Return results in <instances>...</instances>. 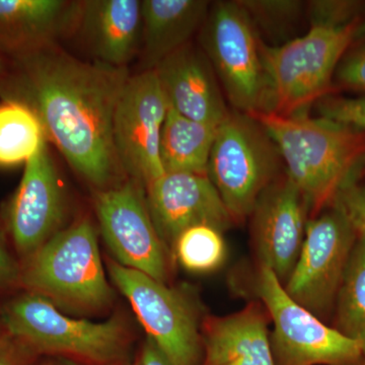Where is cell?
Listing matches in <instances>:
<instances>
[{"label":"cell","instance_id":"7","mask_svg":"<svg viewBox=\"0 0 365 365\" xmlns=\"http://www.w3.org/2000/svg\"><path fill=\"white\" fill-rule=\"evenodd\" d=\"M201 40L211 66L237 111L247 115L270 111L263 45L241 4H215L204 21Z\"/></svg>","mask_w":365,"mask_h":365},{"label":"cell","instance_id":"5","mask_svg":"<svg viewBox=\"0 0 365 365\" xmlns=\"http://www.w3.org/2000/svg\"><path fill=\"white\" fill-rule=\"evenodd\" d=\"M359 24V20L342 26H312L306 35L279 47L263 45L270 86L269 112L288 116L323 98Z\"/></svg>","mask_w":365,"mask_h":365},{"label":"cell","instance_id":"13","mask_svg":"<svg viewBox=\"0 0 365 365\" xmlns=\"http://www.w3.org/2000/svg\"><path fill=\"white\" fill-rule=\"evenodd\" d=\"M47 143L25 163L7 208V232L23 260L60 232L66 217L63 188Z\"/></svg>","mask_w":365,"mask_h":365},{"label":"cell","instance_id":"14","mask_svg":"<svg viewBox=\"0 0 365 365\" xmlns=\"http://www.w3.org/2000/svg\"><path fill=\"white\" fill-rule=\"evenodd\" d=\"M145 196L151 220L169 252L190 227L211 225L223 232L234 223L207 175L165 173L146 187Z\"/></svg>","mask_w":365,"mask_h":365},{"label":"cell","instance_id":"10","mask_svg":"<svg viewBox=\"0 0 365 365\" xmlns=\"http://www.w3.org/2000/svg\"><path fill=\"white\" fill-rule=\"evenodd\" d=\"M357 237L347 218L334 207L307 222L299 259L283 285L287 294L323 318L336 302Z\"/></svg>","mask_w":365,"mask_h":365},{"label":"cell","instance_id":"35","mask_svg":"<svg viewBox=\"0 0 365 365\" xmlns=\"http://www.w3.org/2000/svg\"><path fill=\"white\" fill-rule=\"evenodd\" d=\"M355 40L365 42V21L359 24V28H357L356 34H355L354 41Z\"/></svg>","mask_w":365,"mask_h":365},{"label":"cell","instance_id":"6","mask_svg":"<svg viewBox=\"0 0 365 365\" xmlns=\"http://www.w3.org/2000/svg\"><path fill=\"white\" fill-rule=\"evenodd\" d=\"M280 153L267 132L244 113H228L218 126L207 176L232 220L251 216L263 192L276 180Z\"/></svg>","mask_w":365,"mask_h":365},{"label":"cell","instance_id":"32","mask_svg":"<svg viewBox=\"0 0 365 365\" xmlns=\"http://www.w3.org/2000/svg\"><path fill=\"white\" fill-rule=\"evenodd\" d=\"M126 365H173L165 354L150 339H146L141 347L138 356L132 364Z\"/></svg>","mask_w":365,"mask_h":365},{"label":"cell","instance_id":"36","mask_svg":"<svg viewBox=\"0 0 365 365\" xmlns=\"http://www.w3.org/2000/svg\"><path fill=\"white\" fill-rule=\"evenodd\" d=\"M7 335V332L6 329H4V325H2L1 321H0V341H2L6 338Z\"/></svg>","mask_w":365,"mask_h":365},{"label":"cell","instance_id":"15","mask_svg":"<svg viewBox=\"0 0 365 365\" xmlns=\"http://www.w3.org/2000/svg\"><path fill=\"white\" fill-rule=\"evenodd\" d=\"M309 211L299 189L287 175L262 194L253 212V239L260 266L284 285L302 251Z\"/></svg>","mask_w":365,"mask_h":365},{"label":"cell","instance_id":"25","mask_svg":"<svg viewBox=\"0 0 365 365\" xmlns=\"http://www.w3.org/2000/svg\"><path fill=\"white\" fill-rule=\"evenodd\" d=\"M322 118L365 130V97L321 98Z\"/></svg>","mask_w":365,"mask_h":365},{"label":"cell","instance_id":"4","mask_svg":"<svg viewBox=\"0 0 365 365\" xmlns=\"http://www.w3.org/2000/svg\"><path fill=\"white\" fill-rule=\"evenodd\" d=\"M0 321L9 335L36 354L91 365H119L129 347V331L114 317L101 323L71 318L50 300L26 292L4 304Z\"/></svg>","mask_w":365,"mask_h":365},{"label":"cell","instance_id":"21","mask_svg":"<svg viewBox=\"0 0 365 365\" xmlns=\"http://www.w3.org/2000/svg\"><path fill=\"white\" fill-rule=\"evenodd\" d=\"M217 128L168 108L160 143V163L165 173L207 175Z\"/></svg>","mask_w":365,"mask_h":365},{"label":"cell","instance_id":"18","mask_svg":"<svg viewBox=\"0 0 365 365\" xmlns=\"http://www.w3.org/2000/svg\"><path fill=\"white\" fill-rule=\"evenodd\" d=\"M265 314L252 304L228 316L208 317L200 365H276Z\"/></svg>","mask_w":365,"mask_h":365},{"label":"cell","instance_id":"12","mask_svg":"<svg viewBox=\"0 0 365 365\" xmlns=\"http://www.w3.org/2000/svg\"><path fill=\"white\" fill-rule=\"evenodd\" d=\"M95 206L101 232L114 261L165 283L169 251L151 220L143 185L129 179L101 190Z\"/></svg>","mask_w":365,"mask_h":365},{"label":"cell","instance_id":"16","mask_svg":"<svg viewBox=\"0 0 365 365\" xmlns=\"http://www.w3.org/2000/svg\"><path fill=\"white\" fill-rule=\"evenodd\" d=\"M157 73L169 107L182 116L220 126L227 105L205 54L187 44L160 61Z\"/></svg>","mask_w":365,"mask_h":365},{"label":"cell","instance_id":"30","mask_svg":"<svg viewBox=\"0 0 365 365\" xmlns=\"http://www.w3.org/2000/svg\"><path fill=\"white\" fill-rule=\"evenodd\" d=\"M21 264L13 256L0 234V292L21 285Z\"/></svg>","mask_w":365,"mask_h":365},{"label":"cell","instance_id":"23","mask_svg":"<svg viewBox=\"0 0 365 365\" xmlns=\"http://www.w3.org/2000/svg\"><path fill=\"white\" fill-rule=\"evenodd\" d=\"M335 304L336 329L359 342L365 356V237L353 247Z\"/></svg>","mask_w":365,"mask_h":365},{"label":"cell","instance_id":"28","mask_svg":"<svg viewBox=\"0 0 365 365\" xmlns=\"http://www.w3.org/2000/svg\"><path fill=\"white\" fill-rule=\"evenodd\" d=\"M250 16H255L258 20L268 24L276 21H288L294 19L299 14V1H237Z\"/></svg>","mask_w":365,"mask_h":365},{"label":"cell","instance_id":"29","mask_svg":"<svg viewBox=\"0 0 365 365\" xmlns=\"http://www.w3.org/2000/svg\"><path fill=\"white\" fill-rule=\"evenodd\" d=\"M336 76L346 88L365 91V47L347 55L340 62Z\"/></svg>","mask_w":365,"mask_h":365},{"label":"cell","instance_id":"24","mask_svg":"<svg viewBox=\"0 0 365 365\" xmlns=\"http://www.w3.org/2000/svg\"><path fill=\"white\" fill-rule=\"evenodd\" d=\"M172 254L185 270L205 274L222 265L227 246L222 230L211 225H195L178 237Z\"/></svg>","mask_w":365,"mask_h":365},{"label":"cell","instance_id":"9","mask_svg":"<svg viewBox=\"0 0 365 365\" xmlns=\"http://www.w3.org/2000/svg\"><path fill=\"white\" fill-rule=\"evenodd\" d=\"M115 287L129 300L134 313L158 349L173 365H200L202 335L195 306L181 290L146 274L108 262Z\"/></svg>","mask_w":365,"mask_h":365},{"label":"cell","instance_id":"17","mask_svg":"<svg viewBox=\"0 0 365 365\" xmlns=\"http://www.w3.org/2000/svg\"><path fill=\"white\" fill-rule=\"evenodd\" d=\"M81 2L0 0V55L7 60L54 44L78 26Z\"/></svg>","mask_w":365,"mask_h":365},{"label":"cell","instance_id":"31","mask_svg":"<svg viewBox=\"0 0 365 365\" xmlns=\"http://www.w3.org/2000/svg\"><path fill=\"white\" fill-rule=\"evenodd\" d=\"M36 356L28 346L9 334L0 341V365H32Z\"/></svg>","mask_w":365,"mask_h":365},{"label":"cell","instance_id":"34","mask_svg":"<svg viewBox=\"0 0 365 365\" xmlns=\"http://www.w3.org/2000/svg\"><path fill=\"white\" fill-rule=\"evenodd\" d=\"M9 69V61L6 57L0 55V81L6 76L7 71Z\"/></svg>","mask_w":365,"mask_h":365},{"label":"cell","instance_id":"33","mask_svg":"<svg viewBox=\"0 0 365 365\" xmlns=\"http://www.w3.org/2000/svg\"><path fill=\"white\" fill-rule=\"evenodd\" d=\"M42 365H91L79 360L67 359V357L51 356Z\"/></svg>","mask_w":365,"mask_h":365},{"label":"cell","instance_id":"11","mask_svg":"<svg viewBox=\"0 0 365 365\" xmlns=\"http://www.w3.org/2000/svg\"><path fill=\"white\" fill-rule=\"evenodd\" d=\"M168 108L157 73L150 69L128 78L115 111L113 141L118 163L144 189L165 174L160 143Z\"/></svg>","mask_w":365,"mask_h":365},{"label":"cell","instance_id":"26","mask_svg":"<svg viewBox=\"0 0 365 365\" xmlns=\"http://www.w3.org/2000/svg\"><path fill=\"white\" fill-rule=\"evenodd\" d=\"M332 204L347 218L357 237H365V186H360L356 180L348 182L336 194Z\"/></svg>","mask_w":365,"mask_h":365},{"label":"cell","instance_id":"1","mask_svg":"<svg viewBox=\"0 0 365 365\" xmlns=\"http://www.w3.org/2000/svg\"><path fill=\"white\" fill-rule=\"evenodd\" d=\"M129 78L127 67L81 61L51 44L9 60L0 98L31 108L72 169L105 190L122 172L113 122Z\"/></svg>","mask_w":365,"mask_h":365},{"label":"cell","instance_id":"8","mask_svg":"<svg viewBox=\"0 0 365 365\" xmlns=\"http://www.w3.org/2000/svg\"><path fill=\"white\" fill-rule=\"evenodd\" d=\"M256 289L272 321L270 339L276 365H356L364 360L359 342L297 304L264 266Z\"/></svg>","mask_w":365,"mask_h":365},{"label":"cell","instance_id":"37","mask_svg":"<svg viewBox=\"0 0 365 365\" xmlns=\"http://www.w3.org/2000/svg\"><path fill=\"white\" fill-rule=\"evenodd\" d=\"M356 365H365V357L364 359V360H362V361H360L359 364H356Z\"/></svg>","mask_w":365,"mask_h":365},{"label":"cell","instance_id":"19","mask_svg":"<svg viewBox=\"0 0 365 365\" xmlns=\"http://www.w3.org/2000/svg\"><path fill=\"white\" fill-rule=\"evenodd\" d=\"M78 26L96 60L115 67H127L141 45V1L81 2Z\"/></svg>","mask_w":365,"mask_h":365},{"label":"cell","instance_id":"27","mask_svg":"<svg viewBox=\"0 0 365 365\" xmlns=\"http://www.w3.org/2000/svg\"><path fill=\"white\" fill-rule=\"evenodd\" d=\"M360 4L355 1H313L309 16L313 26H342L359 21Z\"/></svg>","mask_w":365,"mask_h":365},{"label":"cell","instance_id":"2","mask_svg":"<svg viewBox=\"0 0 365 365\" xmlns=\"http://www.w3.org/2000/svg\"><path fill=\"white\" fill-rule=\"evenodd\" d=\"M267 132L287 165V175L317 215L332 204L365 162V130L325 118L259 112L249 115Z\"/></svg>","mask_w":365,"mask_h":365},{"label":"cell","instance_id":"20","mask_svg":"<svg viewBox=\"0 0 365 365\" xmlns=\"http://www.w3.org/2000/svg\"><path fill=\"white\" fill-rule=\"evenodd\" d=\"M204 0H143L141 1V46L145 71L189 44L203 26L209 11Z\"/></svg>","mask_w":365,"mask_h":365},{"label":"cell","instance_id":"22","mask_svg":"<svg viewBox=\"0 0 365 365\" xmlns=\"http://www.w3.org/2000/svg\"><path fill=\"white\" fill-rule=\"evenodd\" d=\"M47 141L39 118L16 101L0 103V167L26 163Z\"/></svg>","mask_w":365,"mask_h":365},{"label":"cell","instance_id":"3","mask_svg":"<svg viewBox=\"0 0 365 365\" xmlns=\"http://www.w3.org/2000/svg\"><path fill=\"white\" fill-rule=\"evenodd\" d=\"M21 287L61 309L93 313L112 304L98 235L88 218L60 230L21 264Z\"/></svg>","mask_w":365,"mask_h":365}]
</instances>
